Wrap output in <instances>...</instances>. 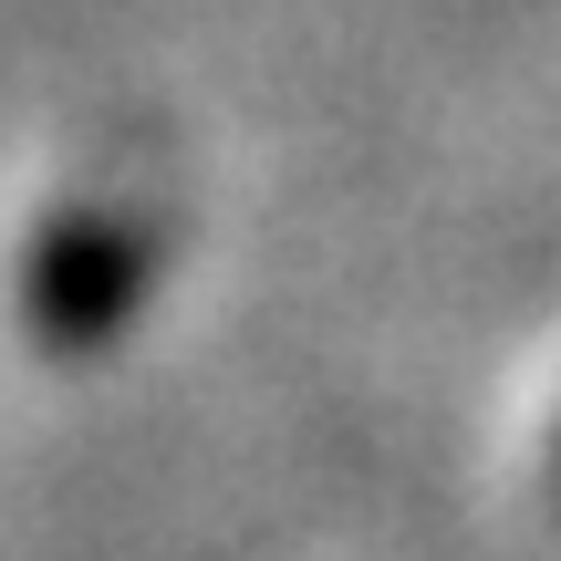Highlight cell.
<instances>
[{"label":"cell","mask_w":561,"mask_h":561,"mask_svg":"<svg viewBox=\"0 0 561 561\" xmlns=\"http://www.w3.org/2000/svg\"><path fill=\"white\" fill-rule=\"evenodd\" d=\"M157 280V229L136 208H62L21 261V322L53 354H94L104 333H125Z\"/></svg>","instance_id":"cell-1"}]
</instances>
